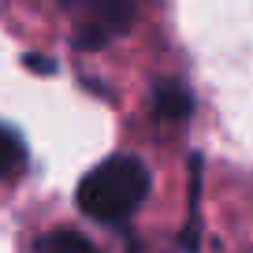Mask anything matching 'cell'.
<instances>
[{"label": "cell", "instance_id": "cell-1", "mask_svg": "<svg viewBox=\"0 0 253 253\" xmlns=\"http://www.w3.org/2000/svg\"><path fill=\"white\" fill-rule=\"evenodd\" d=\"M149 194V171L138 157H108L79 182V209L97 223H123Z\"/></svg>", "mask_w": 253, "mask_h": 253}, {"label": "cell", "instance_id": "cell-2", "mask_svg": "<svg viewBox=\"0 0 253 253\" xmlns=\"http://www.w3.org/2000/svg\"><path fill=\"white\" fill-rule=\"evenodd\" d=\"M67 4L86 15V34H82L86 45H101L134 23V0H67Z\"/></svg>", "mask_w": 253, "mask_h": 253}, {"label": "cell", "instance_id": "cell-3", "mask_svg": "<svg viewBox=\"0 0 253 253\" xmlns=\"http://www.w3.org/2000/svg\"><path fill=\"white\" fill-rule=\"evenodd\" d=\"M153 112L160 119H190L194 112V97L182 82H171V79H160L157 89H153Z\"/></svg>", "mask_w": 253, "mask_h": 253}, {"label": "cell", "instance_id": "cell-4", "mask_svg": "<svg viewBox=\"0 0 253 253\" xmlns=\"http://www.w3.org/2000/svg\"><path fill=\"white\" fill-rule=\"evenodd\" d=\"M34 253H97V246L89 242L86 235H79V231L60 227V231H48V235H41L38 246H34Z\"/></svg>", "mask_w": 253, "mask_h": 253}, {"label": "cell", "instance_id": "cell-5", "mask_svg": "<svg viewBox=\"0 0 253 253\" xmlns=\"http://www.w3.org/2000/svg\"><path fill=\"white\" fill-rule=\"evenodd\" d=\"M23 160H26V149H23V142H19V138L11 134L8 126H0V179L15 175L19 168H23Z\"/></svg>", "mask_w": 253, "mask_h": 253}]
</instances>
